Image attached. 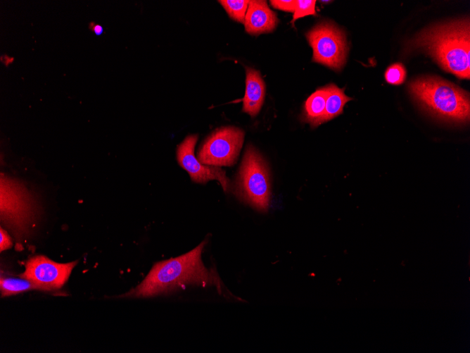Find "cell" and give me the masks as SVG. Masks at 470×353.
<instances>
[{
    "mask_svg": "<svg viewBox=\"0 0 470 353\" xmlns=\"http://www.w3.org/2000/svg\"><path fill=\"white\" fill-rule=\"evenodd\" d=\"M244 140V132L228 126L213 131L199 147L197 159L205 165L231 166L236 163Z\"/></svg>",
    "mask_w": 470,
    "mask_h": 353,
    "instance_id": "obj_6",
    "label": "cell"
},
{
    "mask_svg": "<svg viewBox=\"0 0 470 353\" xmlns=\"http://www.w3.org/2000/svg\"><path fill=\"white\" fill-rule=\"evenodd\" d=\"M197 140V135H190L178 145L177 159L179 164L188 172L192 181L203 184L210 180H217L224 192L229 191L231 184L225 171L217 166L205 165L196 157L194 150Z\"/></svg>",
    "mask_w": 470,
    "mask_h": 353,
    "instance_id": "obj_8",
    "label": "cell"
},
{
    "mask_svg": "<svg viewBox=\"0 0 470 353\" xmlns=\"http://www.w3.org/2000/svg\"><path fill=\"white\" fill-rule=\"evenodd\" d=\"M218 2H220V4L223 6L231 19L244 24L249 1L220 0Z\"/></svg>",
    "mask_w": 470,
    "mask_h": 353,
    "instance_id": "obj_15",
    "label": "cell"
},
{
    "mask_svg": "<svg viewBox=\"0 0 470 353\" xmlns=\"http://www.w3.org/2000/svg\"><path fill=\"white\" fill-rule=\"evenodd\" d=\"M246 90L243 111L254 117L261 109L265 95V84L258 70L246 68Z\"/></svg>",
    "mask_w": 470,
    "mask_h": 353,
    "instance_id": "obj_11",
    "label": "cell"
},
{
    "mask_svg": "<svg viewBox=\"0 0 470 353\" xmlns=\"http://www.w3.org/2000/svg\"><path fill=\"white\" fill-rule=\"evenodd\" d=\"M412 97L427 111L444 120L469 121V94L458 86L437 77H422L409 83Z\"/></svg>",
    "mask_w": 470,
    "mask_h": 353,
    "instance_id": "obj_3",
    "label": "cell"
},
{
    "mask_svg": "<svg viewBox=\"0 0 470 353\" xmlns=\"http://www.w3.org/2000/svg\"><path fill=\"white\" fill-rule=\"evenodd\" d=\"M278 23L276 13L269 8L266 1H249L244 21L246 32L251 35L271 32Z\"/></svg>",
    "mask_w": 470,
    "mask_h": 353,
    "instance_id": "obj_10",
    "label": "cell"
},
{
    "mask_svg": "<svg viewBox=\"0 0 470 353\" xmlns=\"http://www.w3.org/2000/svg\"><path fill=\"white\" fill-rule=\"evenodd\" d=\"M88 27L89 29L97 36H100L103 33V27L101 25L96 23L95 22H90Z\"/></svg>",
    "mask_w": 470,
    "mask_h": 353,
    "instance_id": "obj_20",
    "label": "cell"
},
{
    "mask_svg": "<svg viewBox=\"0 0 470 353\" xmlns=\"http://www.w3.org/2000/svg\"><path fill=\"white\" fill-rule=\"evenodd\" d=\"M0 58L1 61L6 66L12 63L14 61V58L13 57H10L6 54L1 55Z\"/></svg>",
    "mask_w": 470,
    "mask_h": 353,
    "instance_id": "obj_21",
    "label": "cell"
},
{
    "mask_svg": "<svg viewBox=\"0 0 470 353\" xmlns=\"http://www.w3.org/2000/svg\"><path fill=\"white\" fill-rule=\"evenodd\" d=\"M315 0H298L296 2L292 23L296 20L310 15H316Z\"/></svg>",
    "mask_w": 470,
    "mask_h": 353,
    "instance_id": "obj_17",
    "label": "cell"
},
{
    "mask_svg": "<svg viewBox=\"0 0 470 353\" xmlns=\"http://www.w3.org/2000/svg\"><path fill=\"white\" fill-rule=\"evenodd\" d=\"M312 48V61L334 70H341L346 62L348 45L344 32L331 22L324 21L306 32Z\"/></svg>",
    "mask_w": 470,
    "mask_h": 353,
    "instance_id": "obj_5",
    "label": "cell"
},
{
    "mask_svg": "<svg viewBox=\"0 0 470 353\" xmlns=\"http://www.w3.org/2000/svg\"><path fill=\"white\" fill-rule=\"evenodd\" d=\"M234 193L258 211H267L271 196L269 172L265 160L253 145L249 144L244 152Z\"/></svg>",
    "mask_w": 470,
    "mask_h": 353,
    "instance_id": "obj_4",
    "label": "cell"
},
{
    "mask_svg": "<svg viewBox=\"0 0 470 353\" xmlns=\"http://www.w3.org/2000/svg\"><path fill=\"white\" fill-rule=\"evenodd\" d=\"M430 55L445 70L459 78H470L469 20L462 19L431 27L412 42Z\"/></svg>",
    "mask_w": 470,
    "mask_h": 353,
    "instance_id": "obj_2",
    "label": "cell"
},
{
    "mask_svg": "<svg viewBox=\"0 0 470 353\" xmlns=\"http://www.w3.org/2000/svg\"><path fill=\"white\" fill-rule=\"evenodd\" d=\"M406 78V70L402 63H398L390 66L386 73L385 79L391 85H400Z\"/></svg>",
    "mask_w": 470,
    "mask_h": 353,
    "instance_id": "obj_16",
    "label": "cell"
},
{
    "mask_svg": "<svg viewBox=\"0 0 470 353\" xmlns=\"http://www.w3.org/2000/svg\"><path fill=\"white\" fill-rule=\"evenodd\" d=\"M77 262L60 264L44 255H36L25 262V270L19 276L34 283L43 291L58 290L67 282Z\"/></svg>",
    "mask_w": 470,
    "mask_h": 353,
    "instance_id": "obj_7",
    "label": "cell"
},
{
    "mask_svg": "<svg viewBox=\"0 0 470 353\" xmlns=\"http://www.w3.org/2000/svg\"><path fill=\"white\" fill-rule=\"evenodd\" d=\"M13 245L12 240L7 232L2 228H0V250L1 252L11 248Z\"/></svg>",
    "mask_w": 470,
    "mask_h": 353,
    "instance_id": "obj_19",
    "label": "cell"
},
{
    "mask_svg": "<svg viewBox=\"0 0 470 353\" xmlns=\"http://www.w3.org/2000/svg\"><path fill=\"white\" fill-rule=\"evenodd\" d=\"M328 89V85L317 89L305 102L301 120L308 123L312 128H316L322 123Z\"/></svg>",
    "mask_w": 470,
    "mask_h": 353,
    "instance_id": "obj_12",
    "label": "cell"
},
{
    "mask_svg": "<svg viewBox=\"0 0 470 353\" xmlns=\"http://www.w3.org/2000/svg\"><path fill=\"white\" fill-rule=\"evenodd\" d=\"M328 87V94L322 123L331 120L341 114L343 111L345 104L352 99V98L345 94L344 88L341 89L334 84H329Z\"/></svg>",
    "mask_w": 470,
    "mask_h": 353,
    "instance_id": "obj_13",
    "label": "cell"
},
{
    "mask_svg": "<svg viewBox=\"0 0 470 353\" xmlns=\"http://www.w3.org/2000/svg\"><path fill=\"white\" fill-rule=\"evenodd\" d=\"M206 240L190 252L175 258L155 263L143 281L136 287L118 297H151L167 294L187 285H215L222 292L217 273L208 269L201 259Z\"/></svg>",
    "mask_w": 470,
    "mask_h": 353,
    "instance_id": "obj_1",
    "label": "cell"
},
{
    "mask_svg": "<svg viewBox=\"0 0 470 353\" xmlns=\"http://www.w3.org/2000/svg\"><path fill=\"white\" fill-rule=\"evenodd\" d=\"M271 5L277 9L293 13L296 1L294 0H271Z\"/></svg>",
    "mask_w": 470,
    "mask_h": 353,
    "instance_id": "obj_18",
    "label": "cell"
},
{
    "mask_svg": "<svg viewBox=\"0 0 470 353\" xmlns=\"http://www.w3.org/2000/svg\"><path fill=\"white\" fill-rule=\"evenodd\" d=\"M0 290L1 297L11 296L30 290H42L37 285L30 280L2 276L0 279Z\"/></svg>",
    "mask_w": 470,
    "mask_h": 353,
    "instance_id": "obj_14",
    "label": "cell"
},
{
    "mask_svg": "<svg viewBox=\"0 0 470 353\" xmlns=\"http://www.w3.org/2000/svg\"><path fill=\"white\" fill-rule=\"evenodd\" d=\"M33 202L20 190L11 191L1 183V216L8 228L21 235L28 228L34 219Z\"/></svg>",
    "mask_w": 470,
    "mask_h": 353,
    "instance_id": "obj_9",
    "label": "cell"
}]
</instances>
